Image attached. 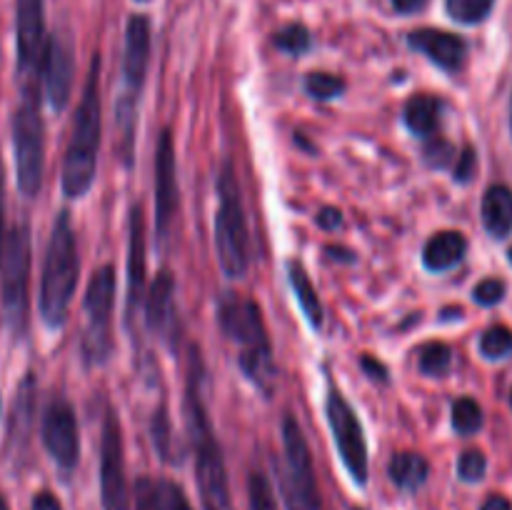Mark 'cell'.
Segmentation results:
<instances>
[{"label": "cell", "instance_id": "cell-1", "mask_svg": "<svg viewBox=\"0 0 512 510\" xmlns=\"http://www.w3.org/2000/svg\"><path fill=\"white\" fill-rule=\"evenodd\" d=\"M200 383H203V363H200L198 350L193 348L188 358L183 410L190 448L195 453V478H198L200 503H203V510H233L228 468H225L223 450H220L213 423L208 418V408H205Z\"/></svg>", "mask_w": 512, "mask_h": 510}, {"label": "cell", "instance_id": "cell-2", "mask_svg": "<svg viewBox=\"0 0 512 510\" xmlns=\"http://www.w3.org/2000/svg\"><path fill=\"white\" fill-rule=\"evenodd\" d=\"M100 135H103V100H100V55L95 53L90 60L83 95L75 108L73 133L65 148L63 175H60L65 198L78 200L93 188L98 173Z\"/></svg>", "mask_w": 512, "mask_h": 510}, {"label": "cell", "instance_id": "cell-3", "mask_svg": "<svg viewBox=\"0 0 512 510\" xmlns=\"http://www.w3.org/2000/svg\"><path fill=\"white\" fill-rule=\"evenodd\" d=\"M80 280V255L78 240H75L70 213H60L50 233L48 250L43 260V275H40L38 308L40 318L48 328H63L68 320L70 303H73L75 288Z\"/></svg>", "mask_w": 512, "mask_h": 510}, {"label": "cell", "instance_id": "cell-4", "mask_svg": "<svg viewBox=\"0 0 512 510\" xmlns=\"http://www.w3.org/2000/svg\"><path fill=\"white\" fill-rule=\"evenodd\" d=\"M215 190H218V210H215L213 233L218 263L228 278H245L250 268V233L238 175L230 163L220 168Z\"/></svg>", "mask_w": 512, "mask_h": 510}, {"label": "cell", "instance_id": "cell-5", "mask_svg": "<svg viewBox=\"0 0 512 510\" xmlns=\"http://www.w3.org/2000/svg\"><path fill=\"white\" fill-rule=\"evenodd\" d=\"M150 50H153V30L145 15H130L125 28V50H123V90H120L115 115L120 128V153L125 165L133 163L135 125H138V103L143 93L145 78L150 68Z\"/></svg>", "mask_w": 512, "mask_h": 510}, {"label": "cell", "instance_id": "cell-6", "mask_svg": "<svg viewBox=\"0 0 512 510\" xmlns=\"http://www.w3.org/2000/svg\"><path fill=\"white\" fill-rule=\"evenodd\" d=\"M13 150L20 195L35 198L43 188L45 170V128L38 83L23 85V95L13 115Z\"/></svg>", "mask_w": 512, "mask_h": 510}, {"label": "cell", "instance_id": "cell-7", "mask_svg": "<svg viewBox=\"0 0 512 510\" xmlns=\"http://www.w3.org/2000/svg\"><path fill=\"white\" fill-rule=\"evenodd\" d=\"M30 265H33V248H30L28 225H15L5 235L3 263V310L5 323L10 333L20 335L28 325V305H30Z\"/></svg>", "mask_w": 512, "mask_h": 510}, {"label": "cell", "instance_id": "cell-8", "mask_svg": "<svg viewBox=\"0 0 512 510\" xmlns=\"http://www.w3.org/2000/svg\"><path fill=\"white\" fill-rule=\"evenodd\" d=\"M325 418H328L333 443L338 448L345 470L355 485H368L370 463H368V440H365L363 423L353 405L348 403L338 385L328 378V395H325Z\"/></svg>", "mask_w": 512, "mask_h": 510}, {"label": "cell", "instance_id": "cell-9", "mask_svg": "<svg viewBox=\"0 0 512 510\" xmlns=\"http://www.w3.org/2000/svg\"><path fill=\"white\" fill-rule=\"evenodd\" d=\"M115 268L103 265L90 278L88 290H85V335H83V358L88 365H103L113 350V338H110V318L115 308Z\"/></svg>", "mask_w": 512, "mask_h": 510}, {"label": "cell", "instance_id": "cell-10", "mask_svg": "<svg viewBox=\"0 0 512 510\" xmlns=\"http://www.w3.org/2000/svg\"><path fill=\"white\" fill-rule=\"evenodd\" d=\"M100 498H103V510H130L123 430L113 408L105 410L103 435H100Z\"/></svg>", "mask_w": 512, "mask_h": 510}, {"label": "cell", "instance_id": "cell-11", "mask_svg": "<svg viewBox=\"0 0 512 510\" xmlns=\"http://www.w3.org/2000/svg\"><path fill=\"white\" fill-rule=\"evenodd\" d=\"M283 450L288 483L298 505L303 510H320V490L318 478H315L313 455H310L308 440H305L303 428H300L295 415H288L283 420Z\"/></svg>", "mask_w": 512, "mask_h": 510}, {"label": "cell", "instance_id": "cell-12", "mask_svg": "<svg viewBox=\"0 0 512 510\" xmlns=\"http://www.w3.org/2000/svg\"><path fill=\"white\" fill-rule=\"evenodd\" d=\"M218 325L228 340L240 345V353L273 350L260 305L245 295H225L218 305Z\"/></svg>", "mask_w": 512, "mask_h": 510}, {"label": "cell", "instance_id": "cell-13", "mask_svg": "<svg viewBox=\"0 0 512 510\" xmlns=\"http://www.w3.org/2000/svg\"><path fill=\"white\" fill-rule=\"evenodd\" d=\"M40 438L60 470L70 473L80 463V430L73 405L65 398H53L43 413Z\"/></svg>", "mask_w": 512, "mask_h": 510}, {"label": "cell", "instance_id": "cell-14", "mask_svg": "<svg viewBox=\"0 0 512 510\" xmlns=\"http://www.w3.org/2000/svg\"><path fill=\"white\" fill-rule=\"evenodd\" d=\"M45 0H15V50L18 75L25 83H38L45 48Z\"/></svg>", "mask_w": 512, "mask_h": 510}, {"label": "cell", "instance_id": "cell-15", "mask_svg": "<svg viewBox=\"0 0 512 510\" xmlns=\"http://www.w3.org/2000/svg\"><path fill=\"white\" fill-rule=\"evenodd\" d=\"M38 78L43 80L45 98L55 113H63L68 105L70 93H73L75 78V53L68 35H48L43 48V60H40Z\"/></svg>", "mask_w": 512, "mask_h": 510}, {"label": "cell", "instance_id": "cell-16", "mask_svg": "<svg viewBox=\"0 0 512 510\" xmlns=\"http://www.w3.org/2000/svg\"><path fill=\"white\" fill-rule=\"evenodd\" d=\"M178 210V160L173 133L163 130L155 145V235L165 240Z\"/></svg>", "mask_w": 512, "mask_h": 510}, {"label": "cell", "instance_id": "cell-17", "mask_svg": "<svg viewBox=\"0 0 512 510\" xmlns=\"http://www.w3.org/2000/svg\"><path fill=\"white\" fill-rule=\"evenodd\" d=\"M145 298V215L143 205L133 203L128 220V298H125V325L133 330L135 313Z\"/></svg>", "mask_w": 512, "mask_h": 510}, {"label": "cell", "instance_id": "cell-18", "mask_svg": "<svg viewBox=\"0 0 512 510\" xmlns=\"http://www.w3.org/2000/svg\"><path fill=\"white\" fill-rule=\"evenodd\" d=\"M408 45L423 53L445 73H458L468 58V43L460 35L438 28H418L408 33Z\"/></svg>", "mask_w": 512, "mask_h": 510}, {"label": "cell", "instance_id": "cell-19", "mask_svg": "<svg viewBox=\"0 0 512 510\" xmlns=\"http://www.w3.org/2000/svg\"><path fill=\"white\" fill-rule=\"evenodd\" d=\"M145 325L150 333L173 345L175 330H178V310H175V278L168 270L155 275L145 295Z\"/></svg>", "mask_w": 512, "mask_h": 510}, {"label": "cell", "instance_id": "cell-20", "mask_svg": "<svg viewBox=\"0 0 512 510\" xmlns=\"http://www.w3.org/2000/svg\"><path fill=\"white\" fill-rule=\"evenodd\" d=\"M465 253H468L465 235L458 230H443L425 243L423 265L430 273H445V270H453L455 265L463 263Z\"/></svg>", "mask_w": 512, "mask_h": 510}, {"label": "cell", "instance_id": "cell-21", "mask_svg": "<svg viewBox=\"0 0 512 510\" xmlns=\"http://www.w3.org/2000/svg\"><path fill=\"white\" fill-rule=\"evenodd\" d=\"M440 115H443V103L440 98L428 93L413 95L403 108L405 128L418 138H433L440 128Z\"/></svg>", "mask_w": 512, "mask_h": 510}, {"label": "cell", "instance_id": "cell-22", "mask_svg": "<svg viewBox=\"0 0 512 510\" xmlns=\"http://www.w3.org/2000/svg\"><path fill=\"white\" fill-rule=\"evenodd\" d=\"M288 280H290V288H293L295 300H298L300 310H303L305 320L313 330L323 328V320H325V310L323 303L318 298V290H315L313 280H310L308 270L300 260H290L288 263Z\"/></svg>", "mask_w": 512, "mask_h": 510}, {"label": "cell", "instance_id": "cell-23", "mask_svg": "<svg viewBox=\"0 0 512 510\" xmlns=\"http://www.w3.org/2000/svg\"><path fill=\"white\" fill-rule=\"evenodd\" d=\"M483 225L493 238L503 240L512 233V190L490 185L483 198Z\"/></svg>", "mask_w": 512, "mask_h": 510}, {"label": "cell", "instance_id": "cell-24", "mask_svg": "<svg viewBox=\"0 0 512 510\" xmlns=\"http://www.w3.org/2000/svg\"><path fill=\"white\" fill-rule=\"evenodd\" d=\"M33 415H35V378L25 375L20 383L18 395H15L13 413H10V448H23L28 445V433L33 428Z\"/></svg>", "mask_w": 512, "mask_h": 510}, {"label": "cell", "instance_id": "cell-25", "mask_svg": "<svg viewBox=\"0 0 512 510\" xmlns=\"http://www.w3.org/2000/svg\"><path fill=\"white\" fill-rule=\"evenodd\" d=\"M388 475L400 490L415 493L428 480L430 465L420 453H395L388 463Z\"/></svg>", "mask_w": 512, "mask_h": 510}, {"label": "cell", "instance_id": "cell-26", "mask_svg": "<svg viewBox=\"0 0 512 510\" xmlns=\"http://www.w3.org/2000/svg\"><path fill=\"white\" fill-rule=\"evenodd\" d=\"M150 435H153V445L158 450L160 458L170 465H178L183 460L185 448L175 440L173 435V423H170L165 408H160L158 413L153 415V423H150Z\"/></svg>", "mask_w": 512, "mask_h": 510}, {"label": "cell", "instance_id": "cell-27", "mask_svg": "<svg viewBox=\"0 0 512 510\" xmlns=\"http://www.w3.org/2000/svg\"><path fill=\"white\" fill-rule=\"evenodd\" d=\"M420 373L428 378H445L453 368V350L445 343H428L418 353Z\"/></svg>", "mask_w": 512, "mask_h": 510}, {"label": "cell", "instance_id": "cell-28", "mask_svg": "<svg viewBox=\"0 0 512 510\" xmlns=\"http://www.w3.org/2000/svg\"><path fill=\"white\" fill-rule=\"evenodd\" d=\"M495 0H445V10L460 25H478L493 13Z\"/></svg>", "mask_w": 512, "mask_h": 510}, {"label": "cell", "instance_id": "cell-29", "mask_svg": "<svg viewBox=\"0 0 512 510\" xmlns=\"http://www.w3.org/2000/svg\"><path fill=\"white\" fill-rule=\"evenodd\" d=\"M273 45L280 53H288L298 58V55H305L313 48V35H310V30L303 23H288L273 35Z\"/></svg>", "mask_w": 512, "mask_h": 510}, {"label": "cell", "instance_id": "cell-30", "mask_svg": "<svg viewBox=\"0 0 512 510\" xmlns=\"http://www.w3.org/2000/svg\"><path fill=\"white\" fill-rule=\"evenodd\" d=\"M485 423V415H483V408L478 405V400L473 398H460L453 403V428L455 433L460 435H475L480 433V428H483Z\"/></svg>", "mask_w": 512, "mask_h": 510}, {"label": "cell", "instance_id": "cell-31", "mask_svg": "<svg viewBox=\"0 0 512 510\" xmlns=\"http://www.w3.org/2000/svg\"><path fill=\"white\" fill-rule=\"evenodd\" d=\"M303 88L305 93L315 100H335L345 93V80L340 78V75L315 70V73L305 75Z\"/></svg>", "mask_w": 512, "mask_h": 510}, {"label": "cell", "instance_id": "cell-32", "mask_svg": "<svg viewBox=\"0 0 512 510\" xmlns=\"http://www.w3.org/2000/svg\"><path fill=\"white\" fill-rule=\"evenodd\" d=\"M512 353V330L505 325H493L480 335V355L488 360H503Z\"/></svg>", "mask_w": 512, "mask_h": 510}, {"label": "cell", "instance_id": "cell-33", "mask_svg": "<svg viewBox=\"0 0 512 510\" xmlns=\"http://www.w3.org/2000/svg\"><path fill=\"white\" fill-rule=\"evenodd\" d=\"M248 503L250 510H278V500H275L273 485L263 473L253 470L248 475Z\"/></svg>", "mask_w": 512, "mask_h": 510}, {"label": "cell", "instance_id": "cell-34", "mask_svg": "<svg viewBox=\"0 0 512 510\" xmlns=\"http://www.w3.org/2000/svg\"><path fill=\"white\" fill-rule=\"evenodd\" d=\"M423 158L430 168L443 170V168H450L458 155H455V148L448 143V140L440 138V135H433V138H428V143H425Z\"/></svg>", "mask_w": 512, "mask_h": 510}, {"label": "cell", "instance_id": "cell-35", "mask_svg": "<svg viewBox=\"0 0 512 510\" xmlns=\"http://www.w3.org/2000/svg\"><path fill=\"white\" fill-rule=\"evenodd\" d=\"M488 473V460L480 450H465L458 460V475L465 483H480Z\"/></svg>", "mask_w": 512, "mask_h": 510}, {"label": "cell", "instance_id": "cell-36", "mask_svg": "<svg viewBox=\"0 0 512 510\" xmlns=\"http://www.w3.org/2000/svg\"><path fill=\"white\" fill-rule=\"evenodd\" d=\"M158 505H160V510H193L190 508L188 498H185L183 488L175 483H170V480L158 483Z\"/></svg>", "mask_w": 512, "mask_h": 510}, {"label": "cell", "instance_id": "cell-37", "mask_svg": "<svg viewBox=\"0 0 512 510\" xmlns=\"http://www.w3.org/2000/svg\"><path fill=\"white\" fill-rule=\"evenodd\" d=\"M503 298H505V283L498 278L483 280V283L475 285L473 290V300L478 305H483V308H493V305H498Z\"/></svg>", "mask_w": 512, "mask_h": 510}, {"label": "cell", "instance_id": "cell-38", "mask_svg": "<svg viewBox=\"0 0 512 510\" xmlns=\"http://www.w3.org/2000/svg\"><path fill=\"white\" fill-rule=\"evenodd\" d=\"M135 510H160L158 485L150 478H140L135 483Z\"/></svg>", "mask_w": 512, "mask_h": 510}, {"label": "cell", "instance_id": "cell-39", "mask_svg": "<svg viewBox=\"0 0 512 510\" xmlns=\"http://www.w3.org/2000/svg\"><path fill=\"white\" fill-rule=\"evenodd\" d=\"M475 168H478V155H475V150L468 145V148L455 158L453 178L458 180V183H470L475 175Z\"/></svg>", "mask_w": 512, "mask_h": 510}, {"label": "cell", "instance_id": "cell-40", "mask_svg": "<svg viewBox=\"0 0 512 510\" xmlns=\"http://www.w3.org/2000/svg\"><path fill=\"white\" fill-rule=\"evenodd\" d=\"M315 223H318L320 230H328V233H335L338 228H343V213L333 205H325L320 208V213L315 215Z\"/></svg>", "mask_w": 512, "mask_h": 510}, {"label": "cell", "instance_id": "cell-41", "mask_svg": "<svg viewBox=\"0 0 512 510\" xmlns=\"http://www.w3.org/2000/svg\"><path fill=\"white\" fill-rule=\"evenodd\" d=\"M363 370L370 375L373 380H378V383H388V368H385L380 360H375L373 355H365L363 358Z\"/></svg>", "mask_w": 512, "mask_h": 510}, {"label": "cell", "instance_id": "cell-42", "mask_svg": "<svg viewBox=\"0 0 512 510\" xmlns=\"http://www.w3.org/2000/svg\"><path fill=\"white\" fill-rule=\"evenodd\" d=\"M30 510H63V505H60V500L50 490H40L33 498V508Z\"/></svg>", "mask_w": 512, "mask_h": 510}, {"label": "cell", "instance_id": "cell-43", "mask_svg": "<svg viewBox=\"0 0 512 510\" xmlns=\"http://www.w3.org/2000/svg\"><path fill=\"white\" fill-rule=\"evenodd\" d=\"M390 5H393V10L398 15H415L420 10H425L428 0H390Z\"/></svg>", "mask_w": 512, "mask_h": 510}, {"label": "cell", "instance_id": "cell-44", "mask_svg": "<svg viewBox=\"0 0 512 510\" xmlns=\"http://www.w3.org/2000/svg\"><path fill=\"white\" fill-rule=\"evenodd\" d=\"M3 245H5V170L0 160V263H3Z\"/></svg>", "mask_w": 512, "mask_h": 510}, {"label": "cell", "instance_id": "cell-45", "mask_svg": "<svg viewBox=\"0 0 512 510\" xmlns=\"http://www.w3.org/2000/svg\"><path fill=\"white\" fill-rule=\"evenodd\" d=\"M325 253H328L333 260H338V263H355V260H358V255H355L353 250L340 248V245H328Z\"/></svg>", "mask_w": 512, "mask_h": 510}, {"label": "cell", "instance_id": "cell-46", "mask_svg": "<svg viewBox=\"0 0 512 510\" xmlns=\"http://www.w3.org/2000/svg\"><path fill=\"white\" fill-rule=\"evenodd\" d=\"M480 510H512V503L508 498H503V495H490Z\"/></svg>", "mask_w": 512, "mask_h": 510}, {"label": "cell", "instance_id": "cell-47", "mask_svg": "<svg viewBox=\"0 0 512 510\" xmlns=\"http://www.w3.org/2000/svg\"><path fill=\"white\" fill-rule=\"evenodd\" d=\"M463 315V310L455 308V310H443V320H453V318H460Z\"/></svg>", "mask_w": 512, "mask_h": 510}, {"label": "cell", "instance_id": "cell-48", "mask_svg": "<svg viewBox=\"0 0 512 510\" xmlns=\"http://www.w3.org/2000/svg\"><path fill=\"white\" fill-rule=\"evenodd\" d=\"M0 510H10L8 503H5V498H0Z\"/></svg>", "mask_w": 512, "mask_h": 510}, {"label": "cell", "instance_id": "cell-49", "mask_svg": "<svg viewBox=\"0 0 512 510\" xmlns=\"http://www.w3.org/2000/svg\"><path fill=\"white\" fill-rule=\"evenodd\" d=\"M135 3H150V0H135Z\"/></svg>", "mask_w": 512, "mask_h": 510}, {"label": "cell", "instance_id": "cell-50", "mask_svg": "<svg viewBox=\"0 0 512 510\" xmlns=\"http://www.w3.org/2000/svg\"><path fill=\"white\" fill-rule=\"evenodd\" d=\"M510 130H512V110H510Z\"/></svg>", "mask_w": 512, "mask_h": 510}, {"label": "cell", "instance_id": "cell-51", "mask_svg": "<svg viewBox=\"0 0 512 510\" xmlns=\"http://www.w3.org/2000/svg\"><path fill=\"white\" fill-rule=\"evenodd\" d=\"M508 255H510V263H512V248H510V253H508Z\"/></svg>", "mask_w": 512, "mask_h": 510}, {"label": "cell", "instance_id": "cell-52", "mask_svg": "<svg viewBox=\"0 0 512 510\" xmlns=\"http://www.w3.org/2000/svg\"><path fill=\"white\" fill-rule=\"evenodd\" d=\"M510 403H512V395H510Z\"/></svg>", "mask_w": 512, "mask_h": 510}]
</instances>
